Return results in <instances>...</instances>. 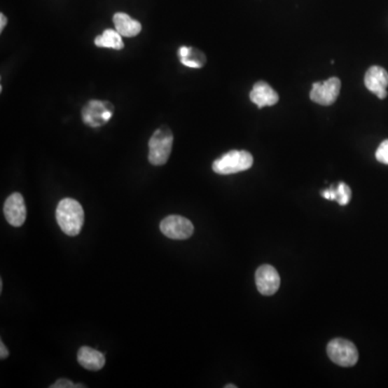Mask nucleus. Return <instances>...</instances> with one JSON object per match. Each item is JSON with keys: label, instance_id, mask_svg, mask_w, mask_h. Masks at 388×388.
Returning a JSON list of instances; mask_svg holds the SVG:
<instances>
[{"label": "nucleus", "instance_id": "nucleus-1", "mask_svg": "<svg viewBox=\"0 0 388 388\" xmlns=\"http://www.w3.org/2000/svg\"><path fill=\"white\" fill-rule=\"evenodd\" d=\"M55 217L62 231L68 237L78 235L85 223V212L79 202L74 199L62 200L57 205Z\"/></svg>", "mask_w": 388, "mask_h": 388}, {"label": "nucleus", "instance_id": "nucleus-2", "mask_svg": "<svg viewBox=\"0 0 388 388\" xmlns=\"http://www.w3.org/2000/svg\"><path fill=\"white\" fill-rule=\"evenodd\" d=\"M254 164L253 155L244 150H232L216 160L213 171L219 175H231L251 169Z\"/></svg>", "mask_w": 388, "mask_h": 388}, {"label": "nucleus", "instance_id": "nucleus-3", "mask_svg": "<svg viewBox=\"0 0 388 388\" xmlns=\"http://www.w3.org/2000/svg\"><path fill=\"white\" fill-rule=\"evenodd\" d=\"M174 136L171 130L161 127L153 133L149 141V159L152 165L160 166L169 160L173 147Z\"/></svg>", "mask_w": 388, "mask_h": 388}, {"label": "nucleus", "instance_id": "nucleus-4", "mask_svg": "<svg viewBox=\"0 0 388 388\" xmlns=\"http://www.w3.org/2000/svg\"><path fill=\"white\" fill-rule=\"evenodd\" d=\"M327 354L332 363L341 367H353L359 358L355 344L345 339L330 341L327 346Z\"/></svg>", "mask_w": 388, "mask_h": 388}, {"label": "nucleus", "instance_id": "nucleus-5", "mask_svg": "<svg viewBox=\"0 0 388 388\" xmlns=\"http://www.w3.org/2000/svg\"><path fill=\"white\" fill-rule=\"evenodd\" d=\"M341 91L339 78H330L324 82H314L310 97L314 103L321 106H330L337 101Z\"/></svg>", "mask_w": 388, "mask_h": 388}, {"label": "nucleus", "instance_id": "nucleus-6", "mask_svg": "<svg viewBox=\"0 0 388 388\" xmlns=\"http://www.w3.org/2000/svg\"><path fill=\"white\" fill-rule=\"evenodd\" d=\"M113 109L109 102L91 101L82 110V120L90 127H101L111 119Z\"/></svg>", "mask_w": 388, "mask_h": 388}, {"label": "nucleus", "instance_id": "nucleus-7", "mask_svg": "<svg viewBox=\"0 0 388 388\" xmlns=\"http://www.w3.org/2000/svg\"><path fill=\"white\" fill-rule=\"evenodd\" d=\"M160 230L169 239L187 240L193 234L194 227L187 218L172 215L162 220Z\"/></svg>", "mask_w": 388, "mask_h": 388}, {"label": "nucleus", "instance_id": "nucleus-8", "mask_svg": "<svg viewBox=\"0 0 388 388\" xmlns=\"http://www.w3.org/2000/svg\"><path fill=\"white\" fill-rule=\"evenodd\" d=\"M256 285L263 296H273L281 286L279 272L272 265H261L256 272Z\"/></svg>", "mask_w": 388, "mask_h": 388}, {"label": "nucleus", "instance_id": "nucleus-9", "mask_svg": "<svg viewBox=\"0 0 388 388\" xmlns=\"http://www.w3.org/2000/svg\"><path fill=\"white\" fill-rule=\"evenodd\" d=\"M6 219L12 227H22L26 220V206L22 194L13 193L8 198L4 206Z\"/></svg>", "mask_w": 388, "mask_h": 388}, {"label": "nucleus", "instance_id": "nucleus-10", "mask_svg": "<svg viewBox=\"0 0 388 388\" xmlns=\"http://www.w3.org/2000/svg\"><path fill=\"white\" fill-rule=\"evenodd\" d=\"M365 85L370 92L375 94L380 99L387 97L388 73L383 67L372 66L365 76Z\"/></svg>", "mask_w": 388, "mask_h": 388}, {"label": "nucleus", "instance_id": "nucleus-11", "mask_svg": "<svg viewBox=\"0 0 388 388\" xmlns=\"http://www.w3.org/2000/svg\"><path fill=\"white\" fill-rule=\"evenodd\" d=\"M251 101L257 106L259 109L267 107V106H274L279 103V94L276 93L273 88L270 87L267 82L259 81L254 85L251 94H249Z\"/></svg>", "mask_w": 388, "mask_h": 388}, {"label": "nucleus", "instance_id": "nucleus-12", "mask_svg": "<svg viewBox=\"0 0 388 388\" xmlns=\"http://www.w3.org/2000/svg\"><path fill=\"white\" fill-rule=\"evenodd\" d=\"M105 356L101 352L83 346L78 352V363L81 367L91 371H99L105 366Z\"/></svg>", "mask_w": 388, "mask_h": 388}, {"label": "nucleus", "instance_id": "nucleus-13", "mask_svg": "<svg viewBox=\"0 0 388 388\" xmlns=\"http://www.w3.org/2000/svg\"><path fill=\"white\" fill-rule=\"evenodd\" d=\"M116 31L123 37H135L141 32V24L123 12H118L113 15Z\"/></svg>", "mask_w": 388, "mask_h": 388}, {"label": "nucleus", "instance_id": "nucleus-14", "mask_svg": "<svg viewBox=\"0 0 388 388\" xmlns=\"http://www.w3.org/2000/svg\"><path fill=\"white\" fill-rule=\"evenodd\" d=\"M323 198L331 201H337L340 205H347L352 199V190L344 183H339L338 186H331L329 189L321 191Z\"/></svg>", "mask_w": 388, "mask_h": 388}, {"label": "nucleus", "instance_id": "nucleus-15", "mask_svg": "<svg viewBox=\"0 0 388 388\" xmlns=\"http://www.w3.org/2000/svg\"><path fill=\"white\" fill-rule=\"evenodd\" d=\"M96 47L122 50L124 48L122 36L113 29H106L101 36L95 38Z\"/></svg>", "mask_w": 388, "mask_h": 388}, {"label": "nucleus", "instance_id": "nucleus-16", "mask_svg": "<svg viewBox=\"0 0 388 388\" xmlns=\"http://www.w3.org/2000/svg\"><path fill=\"white\" fill-rule=\"evenodd\" d=\"M183 65L190 68H202L205 65V55L199 50L190 47L189 54L187 57L180 59Z\"/></svg>", "mask_w": 388, "mask_h": 388}, {"label": "nucleus", "instance_id": "nucleus-17", "mask_svg": "<svg viewBox=\"0 0 388 388\" xmlns=\"http://www.w3.org/2000/svg\"><path fill=\"white\" fill-rule=\"evenodd\" d=\"M375 158H377V161L388 165V139L384 141L379 146L377 152H375Z\"/></svg>", "mask_w": 388, "mask_h": 388}, {"label": "nucleus", "instance_id": "nucleus-18", "mask_svg": "<svg viewBox=\"0 0 388 388\" xmlns=\"http://www.w3.org/2000/svg\"><path fill=\"white\" fill-rule=\"evenodd\" d=\"M85 388V385L79 384V385H76L73 382L69 381L67 379H60L59 381L55 382L53 385L50 386V388Z\"/></svg>", "mask_w": 388, "mask_h": 388}, {"label": "nucleus", "instance_id": "nucleus-19", "mask_svg": "<svg viewBox=\"0 0 388 388\" xmlns=\"http://www.w3.org/2000/svg\"><path fill=\"white\" fill-rule=\"evenodd\" d=\"M9 356V352H8L7 347H6L4 342H0V358L1 359H6Z\"/></svg>", "mask_w": 388, "mask_h": 388}, {"label": "nucleus", "instance_id": "nucleus-20", "mask_svg": "<svg viewBox=\"0 0 388 388\" xmlns=\"http://www.w3.org/2000/svg\"><path fill=\"white\" fill-rule=\"evenodd\" d=\"M7 25V18L4 13L0 15V32H3L5 26Z\"/></svg>", "mask_w": 388, "mask_h": 388}, {"label": "nucleus", "instance_id": "nucleus-21", "mask_svg": "<svg viewBox=\"0 0 388 388\" xmlns=\"http://www.w3.org/2000/svg\"><path fill=\"white\" fill-rule=\"evenodd\" d=\"M225 387L226 388H237V385H231V384H229V385H226Z\"/></svg>", "mask_w": 388, "mask_h": 388}]
</instances>
